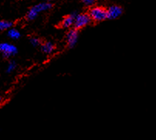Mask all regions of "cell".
I'll return each instance as SVG.
<instances>
[{"label": "cell", "instance_id": "cell-1", "mask_svg": "<svg viewBox=\"0 0 156 140\" xmlns=\"http://www.w3.org/2000/svg\"><path fill=\"white\" fill-rule=\"evenodd\" d=\"M53 5H52L50 2H40V3L37 4L34 6L32 7L29 12H27V19L30 20H34L37 16L39 15V14L40 12H46L47 10L50 9L52 8Z\"/></svg>", "mask_w": 156, "mask_h": 140}, {"label": "cell", "instance_id": "cell-2", "mask_svg": "<svg viewBox=\"0 0 156 140\" xmlns=\"http://www.w3.org/2000/svg\"><path fill=\"white\" fill-rule=\"evenodd\" d=\"M88 15H90L91 20L94 22H102L108 19L107 9L101 6L92 7Z\"/></svg>", "mask_w": 156, "mask_h": 140}, {"label": "cell", "instance_id": "cell-3", "mask_svg": "<svg viewBox=\"0 0 156 140\" xmlns=\"http://www.w3.org/2000/svg\"><path fill=\"white\" fill-rule=\"evenodd\" d=\"M91 22L90 15L87 13H81V14H76L75 17L74 23H73V26L75 29H80L87 26L89 23Z\"/></svg>", "mask_w": 156, "mask_h": 140}, {"label": "cell", "instance_id": "cell-4", "mask_svg": "<svg viewBox=\"0 0 156 140\" xmlns=\"http://www.w3.org/2000/svg\"><path fill=\"white\" fill-rule=\"evenodd\" d=\"M0 52L5 57L9 58L17 53V48L13 44L9 43H0Z\"/></svg>", "mask_w": 156, "mask_h": 140}, {"label": "cell", "instance_id": "cell-5", "mask_svg": "<svg viewBox=\"0 0 156 140\" xmlns=\"http://www.w3.org/2000/svg\"><path fill=\"white\" fill-rule=\"evenodd\" d=\"M123 12L122 8L118 5H111L107 9V15L108 19H115L121 15Z\"/></svg>", "mask_w": 156, "mask_h": 140}, {"label": "cell", "instance_id": "cell-6", "mask_svg": "<svg viewBox=\"0 0 156 140\" xmlns=\"http://www.w3.org/2000/svg\"><path fill=\"white\" fill-rule=\"evenodd\" d=\"M78 37H79V33L78 31L75 29L70 30L66 36V41L69 48H73L78 42Z\"/></svg>", "mask_w": 156, "mask_h": 140}, {"label": "cell", "instance_id": "cell-7", "mask_svg": "<svg viewBox=\"0 0 156 140\" xmlns=\"http://www.w3.org/2000/svg\"><path fill=\"white\" fill-rule=\"evenodd\" d=\"M76 15V13H72L70 15H67L66 17H65L61 22V26L63 28H70L72 26H73Z\"/></svg>", "mask_w": 156, "mask_h": 140}, {"label": "cell", "instance_id": "cell-8", "mask_svg": "<svg viewBox=\"0 0 156 140\" xmlns=\"http://www.w3.org/2000/svg\"><path fill=\"white\" fill-rule=\"evenodd\" d=\"M40 49H41L42 52L45 54L50 55L53 53L55 50V46L53 43L51 42H45L44 43L41 44L40 46Z\"/></svg>", "mask_w": 156, "mask_h": 140}, {"label": "cell", "instance_id": "cell-9", "mask_svg": "<svg viewBox=\"0 0 156 140\" xmlns=\"http://www.w3.org/2000/svg\"><path fill=\"white\" fill-rule=\"evenodd\" d=\"M8 36L11 39L16 40L20 38V36H21V33L20 32V31L16 29L11 28L9 29L8 31Z\"/></svg>", "mask_w": 156, "mask_h": 140}, {"label": "cell", "instance_id": "cell-10", "mask_svg": "<svg viewBox=\"0 0 156 140\" xmlns=\"http://www.w3.org/2000/svg\"><path fill=\"white\" fill-rule=\"evenodd\" d=\"M12 26V22L9 21H5L2 20L0 21V31H4V30L9 29Z\"/></svg>", "mask_w": 156, "mask_h": 140}, {"label": "cell", "instance_id": "cell-11", "mask_svg": "<svg viewBox=\"0 0 156 140\" xmlns=\"http://www.w3.org/2000/svg\"><path fill=\"white\" fill-rule=\"evenodd\" d=\"M16 68V63L14 61H11L9 63L8 66H7L6 68V72L8 73H11L14 71Z\"/></svg>", "mask_w": 156, "mask_h": 140}, {"label": "cell", "instance_id": "cell-12", "mask_svg": "<svg viewBox=\"0 0 156 140\" xmlns=\"http://www.w3.org/2000/svg\"><path fill=\"white\" fill-rule=\"evenodd\" d=\"M30 43L32 44V46H34V47H38V46H41V42L39 39L38 38H32L30 39Z\"/></svg>", "mask_w": 156, "mask_h": 140}, {"label": "cell", "instance_id": "cell-13", "mask_svg": "<svg viewBox=\"0 0 156 140\" xmlns=\"http://www.w3.org/2000/svg\"><path fill=\"white\" fill-rule=\"evenodd\" d=\"M81 2L84 4L86 6H92L94 5L96 0H81Z\"/></svg>", "mask_w": 156, "mask_h": 140}, {"label": "cell", "instance_id": "cell-14", "mask_svg": "<svg viewBox=\"0 0 156 140\" xmlns=\"http://www.w3.org/2000/svg\"><path fill=\"white\" fill-rule=\"evenodd\" d=\"M44 2H50V0H43Z\"/></svg>", "mask_w": 156, "mask_h": 140}, {"label": "cell", "instance_id": "cell-15", "mask_svg": "<svg viewBox=\"0 0 156 140\" xmlns=\"http://www.w3.org/2000/svg\"><path fill=\"white\" fill-rule=\"evenodd\" d=\"M1 101H2V98L0 97V102H1Z\"/></svg>", "mask_w": 156, "mask_h": 140}]
</instances>
